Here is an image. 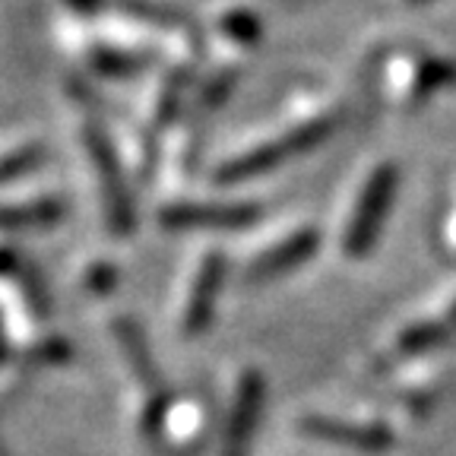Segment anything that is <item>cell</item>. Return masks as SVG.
<instances>
[{"label":"cell","instance_id":"obj_5","mask_svg":"<svg viewBox=\"0 0 456 456\" xmlns=\"http://www.w3.org/2000/svg\"><path fill=\"white\" fill-rule=\"evenodd\" d=\"M114 336L121 342L124 349V358H127L130 370L136 374L140 387L146 390V399H150V428H162V419H165V387H162V374H159V364L156 358L150 355V346H146V336L142 330L136 327L134 321H118L114 323Z\"/></svg>","mask_w":456,"mask_h":456},{"label":"cell","instance_id":"obj_7","mask_svg":"<svg viewBox=\"0 0 456 456\" xmlns=\"http://www.w3.org/2000/svg\"><path fill=\"white\" fill-rule=\"evenodd\" d=\"M222 279H225V256H222L219 250H213V254H207V260L200 264L197 282H193L191 298H187V311H184V333L187 336L207 333V327L213 323Z\"/></svg>","mask_w":456,"mask_h":456},{"label":"cell","instance_id":"obj_2","mask_svg":"<svg viewBox=\"0 0 456 456\" xmlns=\"http://www.w3.org/2000/svg\"><path fill=\"white\" fill-rule=\"evenodd\" d=\"M83 140H86V150H89V159H93V165H95V175H99V191H102V200H105L108 225H111L114 235H121V238L134 235V222H136L134 200H130L127 178H124L111 140H108V134L99 124H86Z\"/></svg>","mask_w":456,"mask_h":456},{"label":"cell","instance_id":"obj_17","mask_svg":"<svg viewBox=\"0 0 456 456\" xmlns=\"http://www.w3.org/2000/svg\"><path fill=\"white\" fill-rule=\"evenodd\" d=\"M453 79H456L453 67L431 61V64H425V67H421V73H419V95L431 93V89H437L441 83H453Z\"/></svg>","mask_w":456,"mask_h":456},{"label":"cell","instance_id":"obj_10","mask_svg":"<svg viewBox=\"0 0 456 456\" xmlns=\"http://www.w3.org/2000/svg\"><path fill=\"white\" fill-rule=\"evenodd\" d=\"M114 7L121 13L134 16V20L152 22L159 28H191V16L181 13L175 7H165V4H152V0H105V10Z\"/></svg>","mask_w":456,"mask_h":456},{"label":"cell","instance_id":"obj_3","mask_svg":"<svg viewBox=\"0 0 456 456\" xmlns=\"http://www.w3.org/2000/svg\"><path fill=\"white\" fill-rule=\"evenodd\" d=\"M393 193H396V168L380 165L368 178L362 197H358L355 213H352L349 232H346V254L349 256H364L374 248L380 228H384L387 216H390Z\"/></svg>","mask_w":456,"mask_h":456},{"label":"cell","instance_id":"obj_1","mask_svg":"<svg viewBox=\"0 0 456 456\" xmlns=\"http://www.w3.org/2000/svg\"><path fill=\"white\" fill-rule=\"evenodd\" d=\"M336 124H339V118H317V121H311V124H301L292 134L270 140V142H264V146H256V150L225 162L219 168V181L222 184H232V181H248V178H254V175H260V171L276 168V165L289 162V159L301 156V152L314 150L317 142H323L336 130Z\"/></svg>","mask_w":456,"mask_h":456},{"label":"cell","instance_id":"obj_15","mask_svg":"<svg viewBox=\"0 0 456 456\" xmlns=\"http://www.w3.org/2000/svg\"><path fill=\"white\" fill-rule=\"evenodd\" d=\"M184 86H187V70L171 73L168 83L162 86V93H159V114H156L159 127H165L175 118V111L181 105V95H184Z\"/></svg>","mask_w":456,"mask_h":456},{"label":"cell","instance_id":"obj_11","mask_svg":"<svg viewBox=\"0 0 456 456\" xmlns=\"http://www.w3.org/2000/svg\"><path fill=\"white\" fill-rule=\"evenodd\" d=\"M89 61H93V67L99 73H105V77H118V79L136 77V73H142L146 67H152V57L150 54H134V51L108 48V45H102V48H93Z\"/></svg>","mask_w":456,"mask_h":456},{"label":"cell","instance_id":"obj_18","mask_svg":"<svg viewBox=\"0 0 456 456\" xmlns=\"http://www.w3.org/2000/svg\"><path fill=\"white\" fill-rule=\"evenodd\" d=\"M235 83H238V73L235 70H225V73H219V77L213 79V83L203 89V102H207V108H216V105H222L225 102V95L235 89Z\"/></svg>","mask_w":456,"mask_h":456},{"label":"cell","instance_id":"obj_12","mask_svg":"<svg viewBox=\"0 0 456 456\" xmlns=\"http://www.w3.org/2000/svg\"><path fill=\"white\" fill-rule=\"evenodd\" d=\"M64 216L61 200H36L22 207H0V228H26V225H51Z\"/></svg>","mask_w":456,"mask_h":456},{"label":"cell","instance_id":"obj_13","mask_svg":"<svg viewBox=\"0 0 456 456\" xmlns=\"http://www.w3.org/2000/svg\"><path fill=\"white\" fill-rule=\"evenodd\" d=\"M42 159H45V150L38 146V142L22 146V150H13L10 156L0 159V184H10V181L22 178V175H28V171H36L38 165H42Z\"/></svg>","mask_w":456,"mask_h":456},{"label":"cell","instance_id":"obj_16","mask_svg":"<svg viewBox=\"0 0 456 456\" xmlns=\"http://www.w3.org/2000/svg\"><path fill=\"white\" fill-rule=\"evenodd\" d=\"M447 336H450L447 323H419V327L406 330V336H403V349L406 352L431 349V346H441Z\"/></svg>","mask_w":456,"mask_h":456},{"label":"cell","instance_id":"obj_6","mask_svg":"<svg viewBox=\"0 0 456 456\" xmlns=\"http://www.w3.org/2000/svg\"><path fill=\"white\" fill-rule=\"evenodd\" d=\"M260 409H264V378L256 370H248L241 384H238L235 406H232V415H228L225 441H222L219 456H248L256 421H260Z\"/></svg>","mask_w":456,"mask_h":456},{"label":"cell","instance_id":"obj_9","mask_svg":"<svg viewBox=\"0 0 456 456\" xmlns=\"http://www.w3.org/2000/svg\"><path fill=\"white\" fill-rule=\"evenodd\" d=\"M317 244H321V235H317L314 228H301V232H295L292 238H285L282 244L270 248L254 266H250V273H248L250 282H266V279L279 276V273H289V270H295V266H301L305 260H311L314 256Z\"/></svg>","mask_w":456,"mask_h":456},{"label":"cell","instance_id":"obj_8","mask_svg":"<svg viewBox=\"0 0 456 456\" xmlns=\"http://www.w3.org/2000/svg\"><path fill=\"white\" fill-rule=\"evenodd\" d=\"M301 431L311 437H321V441L346 444V447L358 450H387L393 444V435L380 425H349V421L339 419H321V415H311V419L301 421Z\"/></svg>","mask_w":456,"mask_h":456},{"label":"cell","instance_id":"obj_19","mask_svg":"<svg viewBox=\"0 0 456 456\" xmlns=\"http://www.w3.org/2000/svg\"><path fill=\"white\" fill-rule=\"evenodd\" d=\"M67 7L77 10L83 16H93V13H102L105 10V0H67Z\"/></svg>","mask_w":456,"mask_h":456},{"label":"cell","instance_id":"obj_4","mask_svg":"<svg viewBox=\"0 0 456 456\" xmlns=\"http://www.w3.org/2000/svg\"><path fill=\"white\" fill-rule=\"evenodd\" d=\"M256 219H260V207L254 203H175L159 213V222L165 228H181V232H197V228L238 232Z\"/></svg>","mask_w":456,"mask_h":456},{"label":"cell","instance_id":"obj_20","mask_svg":"<svg viewBox=\"0 0 456 456\" xmlns=\"http://www.w3.org/2000/svg\"><path fill=\"white\" fill-rule=\"evenodd\" d=\"M450 323H456V307H453V314H450Z\"/></svg>","mask_w":456,"mask_h":456},{"label":"cell","instance_id":"obj_21","mask_svg":"<svg viewBox=\"0 0 456 456\" xmlns=\"http://www.w3.org/2000/svg\"><path fill=\"white\" fill-rule=\"evenodd\" d=\"M409 4H425V0H409Z\"/></svg>","mask_w":456,"mask_h":456},{"label":"cell","instance_id":"obj_14","mask_svg":"<svg viewBox=\"0 0 456 456\" xmlns=\"http://www.w3.org/2000/svg\"><path fill=\"white\" fill-rule=\"evenodd\" d=\"M222 32L241 45H254L264 28H260V16L256 13H250V10H232V13L222 16Z\"/></svg>","mask_w":456,"mask_h":456}]
</instances>
